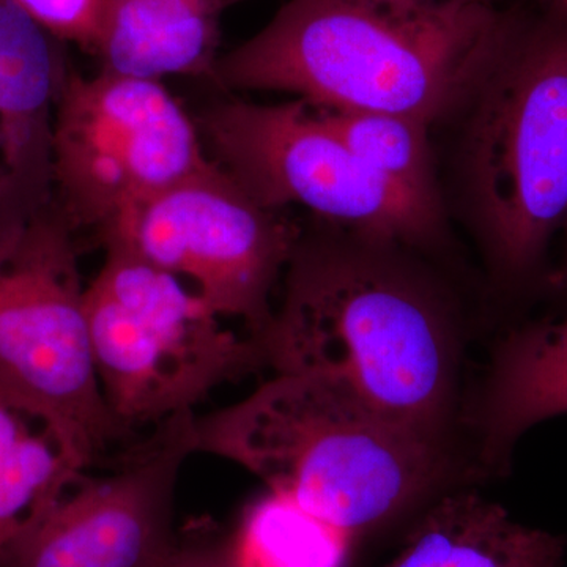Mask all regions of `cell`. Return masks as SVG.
<instances>
[{
    "label": "cell",
    "mask_w": 567,
    "mask_h": 567,
    "mask_svg": "<svg viewBox=\"0 0 567 567\" xmlns=\"http://www.w3.org/2000/svg\"><path fill=\"white\" fill-rule=\"evenodd\" d=\"M193 445L353 537L401 516L445 472L436 440L327 380L287 372L233 405L194 415Z\"/></svg>",
    "instance_id": "obj_3"
},
{
    "label": "cell",
    "mask_w": 567,
    "mask_h": 567,
    "mask_svg": "<svg viewBox=\"0 0 567 567\" xmlns=\"http://www.w3.org/2000/svg\"><path fill=\"white\" fill-rule=\"evenodd\" d=\"M301 233L215 162L137 208L103 241L178 276L227 320L259 338Z\"/></svg>",
    "instance_id": "obj_9"
},
{
    "label": "cell",
    "mask_w": 567,
    "mask_h": 567,
    "mask_svg": "<svg viewBox=\"0 0 567 567\" xmlns=\"http://www.w3.org/2000/svg\"><path fill=\"white\" fill-rule=\"evenodd\" d=\"M566 537L518 524L498 503L446 495L380 567H563Z\"/></svg>",
    "instance_id": "obj_13"
},
{
    "label": "cell",
    "mask_w": 567,
    "mask_h": 567,
    "mask_svg": "<svg viewBox=\"0 0 567 567\" xmlns=\"http://www.w3.org/2000/svg\"><path fill=\"white\" fill-rule=\"evenodd\" d=\"M196 121L162 81L69 70L55 106L54 200L102 245L118 224L210 166Z\"/></svg>",
    "instance_id": "obj_8"
},
{
    "label": "cell",
    "mask_w": 567,
    "mask_h": 567,
    "mask_svg": "<svg viewBox=\"0 0 567 567\" xmlns=\"http://www.w3.org/2000/svg\"><path fill=\"white\" fill-rule=\"evenodd\" d=\"M312 110L372 173L440 207L431 125L385 112Z\"/></svg>",
    "instance_id": "obj_17"
},
{
    "label": "cell",
    "mask_w": 567,
    "mask_h": 567,
    "mask_svg": "<svg viewBox=\"0 0 567 567\" xmlns=\"http://www.w3.org/2000/svg\"><path fill=\"white\" fill-rule=\"evenodd\" d=\"M235 0H106L95 54L103 71L163 81L210 80L219 20Z\"/></svg>",
    "instance_id": "obj_12"
},
{
    "label": "cell",
    "mask_w": 567,
    "mask_h": 567,
    "mask_svg": "<svg viewBox=\"0 0 567 567\" xmlns=\"http://www.w3.org/2000/svg\"><path fill=\"white\" fill-rule=\"evenodd\" d=\"M567 415V316L537 320L507 336L495 354L483 406V457L506 466L525 432Z\"/></svg>",
    "instance_id": "obj_14"
},
{
    "label": "cell",
    "mask_w": 567,
    "mask_h": 567,
    "mask_svg": "<svg viewBox=\"0 0 567 567\" xmlns=\"http://www.w3.org/2000/svg\"><path fill=\"white\" fill-rule=\"evenodd\" d=\"M91 468L51 424L0 398V548Z\"/></svg>",
    "instance_id": "obj_15"
},
{
    "label": "cell",
    "mask_w": 567,
    "mask_h": 567,
    "mask_svg": "<svg viewBox=\"0 0 567 567\" xmlns=\"http://www.w3.org/2000/svg\"><path fill=\"white\" fill-rule=\"evenodd\" d=\"M517 11L494 2L375 9L289 0L210 80L229 91L286 92L319 110L385 112L432 125L472 100Z\"/></svg>",
    "instance_id": "obj_1"
},
{
    "label": "cell",
    "mask_w": 567,
    "mask_h": 567,
    "mask_svg": "<svg viewBox=\"0 0 567 567\" xmlns=\"http://www.w3.org/2000/svg\"><path fill=\"white\" fill-rule=\"evenodd\" d=\"M196 123L213 162L265 207L298 205L385 248L440 233L442 207L372 173L303 100H219Z\"/></svg>",
    "instance_id": "obj_7"
},
{
    "label": "cell",
    "mask_w": 567,
    "mask_h": 567,
    "mask_svg": "<svg viewBox=\"0 0 567 567\" xmlns=\"http://www.w3.org/2000/svg\"><path fill=\"white\" fill-rule=\"evenodd\" d=\"M360 245L300 238L282 303L259 336L267 365L327 380L440 442L454 383L445 319L415 278L379 256L385 246Z\"/></svg>",
    "instance_id": "obj_2"
},
{
    "label": "cell",
    "mask_w": 567,
    "mask_h": 567,
    "mask_svg": "<svg viewBox=\"0 0 567 567\" xmlns=\"http://www.w3.org/2000/svg\"><path fill=\"white\" fill-rule=\"evenodd\" d=\"M104 254L85 311L104 402L126 431L194 412L267 365L260 339L227 327L188 282L122 249Z\"/></svg>",
    "instance_id": "obj_6"
},
{
    "label": "cell",
    "mask_w": 567,
    "mask_h": 567,
    "mask_svg": "<svg viewBox=\"0 0 567 567\" xmlns=\"http://www.w3.org/2000/svg\"><path fill=\"white\" fill-rule=\"evenodd\" d=\"M230 540L241 567H347L353 536L268 491Z\"/></svg>",
    "instance_id": "obj_16"
},
{
    "label": "cell",
    "mask_w": 567,
    "mask_h": 567,
    "mask_svg": "<svg viewBox=\"0 0 567 567\" xmlns=\"http://www.w3.org/2000/svg\"><path fill=\"white\" fill-rule=\"evenodd\" d=\"M163 567H241L233 540L226 543H178Z\"/></svg>",
    "instance_id": "obj_19"
},
{
    "label": "cell",
    "mask_w": 567,
    "mask_h": 567,
    "mask_svg": "<svg viewBox=\"0 0 567 567\" xmlns=\"http://www.w3.org/2000/svg\"><path fill=\"white\" fill-rule=\"evenodd\" d=\"M472 100L473 208L499 271L528 281L567 219V7L517 11Z\"/></svg>",
    "instance_id": "obj_4"
},
{
    "label": "cell",
    "mask_w": 567,
    "mask_h": 567,
    "mask_svg": "<svg viewBox=\"0 0 567 567\" xmlns=\"http://www.w3.org/2000/svg\"><path fill=\"white\" fill-rule=\"evenodd\" d=\"M563 233H565V249H563L561 262L547 276V281L554 289L567 292V219Z\"/></svg>",
    "instance_id": "obj_21"
},
{
    "label": "cell",
    "mask_w": 567,
    "mask_h": 567,
    "mask_svg": "<svg viewBox=\"0 0 567 567\" xmlns=\"http://www.w3.org/2000/svg\"><path fill=\"white\" fill-rule=\"evenodd\" d=\"M196 412L156 425L107 462L85 470L24 532L0 548V567H163L178 546L175 488L193 456Z\"/></svg>",
    "instance_id": "obj_10"
},
{
    "label": "cell",
    "mask_w": 567,
    "mask_h": 567,
    "mask_svg": "<svg viewBox=\"0 0 567 567\" xmlns=\"http://www.w3.org/2000/svg\"><path fill=\"white\" fill-rule=\"evenodd\" d=\"M41 28L63 43L95 54L106 0H13Z\"/></svg>",
    "instance_id": "obj_18"
},
{
    "label": "cell",
    "mask_w": 567,
    "mask_h": 567,
    "mask_svg": "<svg viewBox=\"0 0 567 567\" xmlns=\"http://www.w3.org/2000/svg\"><path fill=\"white\" fill-rule=\"evenodd\" d=\"M82 248L55 200L0 215V398L51 424L93 468L134 434L93 368Z\"/></svg>",
    "instance_id": "obj_5"
},
{
    "label": "cell",
    "mask_w": 567,
    "mask_h": 567,
    "mask_svg": "<svg viewBox=\"0 0 567 567\" xmlns=\"http://www.w3.org/2000/svg\"><path fill=\"white\" fill-rule=\"evenodd\" d=\"M62 47L13 0H0V215L54 200L55 106L70 70Z\"/></svg>",
    "instance_id": "obj_11"
},
{
    "label": "cell",
    "mask_w": 567,
    "mask_h": 567,
    "mask_svg": "<svg viewBox=\"0 0 567 567\" xmlns=\"http://www.w3.org/2000/svg\"><path fill=\"white\" fill-rule=\"evenodd\" d=\"M539 2H543V3H558V6H566L567 7V0H539Z\"/></svg>",
    "instance_id": "obj_22"
},
{
    "label": "cell",
    "mask_w": 567,
    "mask_h": 567,
    "mask_svg": "<svg viewBox=\"0 0 567 567\" xmlns=\"http://www.w3.org/2000/svg\"><path fill=\"white\" fill-rule=\"evenodd\" d=\"M346 2L360 3V6L375 7V9H427V7L447 6L457 2H492V0H346Z\"/></svg>",
    "instance_id": "obj_20"
}]
</instances>
